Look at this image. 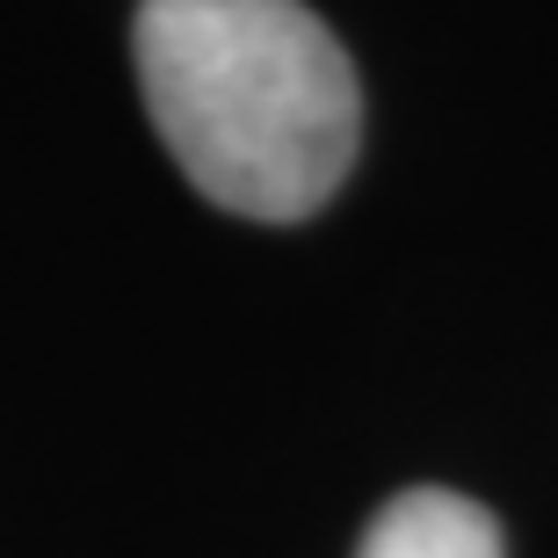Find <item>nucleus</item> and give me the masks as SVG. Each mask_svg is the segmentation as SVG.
<instances>
[{"mask_svg": "<svg viewBox=\"0 0 558 558\" xmlns=\"http://www.w3.org/2000/svg\"><path fill=\"white\" fill-rule=\"evenodd\" d=\"M138 87L210 204L298 226L349 182L363 87L305 0H138Z\"/></svg>", "mask_w": 558, "mask_h": 558, "instance_id": "f257e3e1", "label": "nucleus"}, {"mask_svg": "<svg viewBox=\"0 0 558 558\" xmlns=\"http://www.w3.org/2000/svg\"><path fill=\"white\" fill-rule=\"evenodd\" d=\"M355 558H500V522L450 486H414L377 508Z\"/></svg>", "mask_w": 558, "mask_h": 558, "instance_id": "f03ea898", "label": "nucleus"}]
</instances>
